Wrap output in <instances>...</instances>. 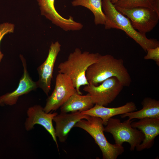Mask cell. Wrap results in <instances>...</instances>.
I'll list each match as a JSON object with an SVG mask.
<instances>
[{"label":"cell","instance_id":"3","mask_svg":"<svg viewBox=\"0 0 159 159\" xmlns=\"http://www.w3.org/2000/svg\"><path fill=\"white\" fill-rule=\"evenodd\" d=\"M102 8L106 17L105 29H116L124 31L145 52L149 48L159 46L156 39H148L132 26L130 19L119 11L110 0H102Z\"/></svg>","mask_w":159,"mask_h":159},{"label":"cell","instance_id":"1","mask_svg":"<svg viewBox=\"0 0 159 159\" xmlns=\"http://www.w3.org/2000/svg\"><path fill=\"white\" fill-rule=\"evenodd\" d=\"M86 77L89 84L95 86L112 77H117L124 87H129L132 82L123 60L109 54H100L97 60L88 68Z\"/></svg>","mask_w":159,"mask_h":159},{"label":"cell","instance_id":"15","mask_svg":"<svg viewBox=\"0 0 159 159\" xmlns=\"http://www.w3.org/2000/svg\"><path fill=\"white\" fill-rule=\"evenodd\" d=\"M137 107L133 102H127L125 105L116 107H107L95 104L90 109L81 112L83 114L100 118L104 125H106L108 120L112 117L119 115L136 111Z\"/></svg>","mask_w":159,"mask_h":159},{"label":"cell","instance_id":"9","mask_svg":"<svg viewBox=\"0 0 159 159\" xmlns=\"http://www.w3.org/2000/svg\"><path fill=\"white\" fill-rule=\"evenodd\" d=\"M61 47L58 41L52 42L47 58L37 68L39 76V80L37 82L38 87L41 88L47 95L51 89L54 65Z\"/></svg>","mask_w":159,"mask_h":159},{"label":"cell","instance_id":"4","mask_svg":"<svg viewBox=\"0 0 159 159\" xmlns=\"http://www.w3.org/2000/svg\"><path fill=\"white\" fill-rule=\"evenodd\" d=\"M103 125L100 118L90 116L87 119L79 121L74 127L83 129L92 136L102 151L103 159H116L124 152V147L107 141L104 134Z\"/></svg>","mask_w":159,"mask_h":159},{"label":"cell","instance_id":"5","mask_svg":"<svg viewBox=\"0 0 159 159\" xmlns=\"http://www.w3.org/2000/svg\"><path fill=\"white\" fill-rule=\"evenodd\" d=\"M134 120L128 119L121 122L119 119L111 117L108 121L104 131L112 135L115 144L117 145H122L124 142L128 143L130 150L133 151L145 138L141 131L132 127L131 123Z\"/></svg>","mask_w":159,"mask_h":159},{"label":"cell","instance_id":"8","mask_svg":"<svg viewBox=\"0 0 159 159\" xmlns=\"http://www.w3.org/2000/svg\"><path fill=\"white\" fill-rule=\"evenodd\" d=\"M76 92V90L71 78L65 74L59 73L56 78L54 89L46 100L44 110L49 113L57 110Z\"/></svg>","mask_w":159,"mask_h":159},{"label":"cell","instance_id":"18","mask_svg":"<svg viewBox=\"0 0 159 159\" xmlns=\"http://www.w3.org/2000/svg\"><path fill=\"white\" fill-rule=\"evenodd\" d=\"M73 6H82L89 9L94 16L95 25H104L106 20L102 8V0H74L72 2Z\"/></svg>","mask_w":159,"mask_h":159},{"label":"cell","instance_id":"10","mask_svg":"<svg viewBox=\"0 0 159 159\" xmlns=\"http://www.w3.org/2000/svg\"><path fill=\"white\" fill-rule=\"evenodd\" d=\"M27 114L28 117L24 124L26 130L29 131L32 130L36 124L42 126L51 135L59 150L55 128L52 123L53 119L57 113H46L41 105H36L29 108Z\"/></svg>","mask_w":159,"mask_h":159},{"label":"cell","instance_id":"22","mask_svg":"<svg viewBox=\"0 0 159 159\" xmlns=\"http://www.w3.org/2000/svg\"><path fill=\"white\" fill-rule=\"evenodd\" d=\"M111 2L113 4H115L119 0H110Z\"/></svg>","mask_w":159,"mask_h":159},{"label":"cell","instance_id":"19","mask_svg":"<svg viewBox=\"0 0 159 159\" xmlns=\"http://www.w3.org/2000/svg\"><path fill=\"white\" fill-rule=\"evenodd\" d=\"M114 4L115 6L124 9L143 7L159 12V0H119Z\"/></svg>","mask_w":159,"mask_h":159},{"label":"cell","instance_id":"16","mask_svg":"<svg viewBox=\"0 0 159 159\" xmlns=\"http://www.w3.org/2000/svg\"><path fill=\"white\" fill-rule=\"evenodd\" d=\"M142 108L138 111L121 114L122 118L127 117L130 120L151 118H159V101L150 97L145 98L141 102Z\"/></svg>","mask_w":159,"mask_h":159},{"label":"cell","instance_id":"20","mask_svg":"<svg viewBox=\"0 0 159 159\" xmlns=\"http://www.w3.org/2000/svg\"><path fill=\"white\" fill-rule=\"evenodd\" d=\"M14 25L8 22L4 23L0 25V43L4 36L8 33L14 32ZM4 54L2 53L0 50V63L3 57Z\"/></svg>","mask_w":159,"mask_h":159},{"label":"cell","instance_id":"14","mask_svg":"<svg viewBox=\"0 0 159 159\" xmlns=\"http://www.w3.org/2000/svg\"><path fill=\"white\" fill-rule=\"evenodd\" d=\"M21 59L24 67V73L18 86L13 92L0 97V105H12L15 104L20 96L27 94L38 87L37 82L33 81L29 75L25 60L23 58Z\"/></svg>","mask_w":159,"mask_h":159},{"label":"cell","instance_id":"11","mask_svg":"<svg viewBox=\"0 0 159 159\" xmlns=\"http://www.w3.org/2000/svg\"><path fill=\"white\" fill-rule=\"evenodd\" d=\"M37 1L41 15L64 31H78L83 28V25L74 20L72 16H69L68 18H65L59 14L54 7L55 0Z\"/></svg>","mask_w":159,"mask_h":159},{"label":"cell","instance_id":"13","mask_svg":"<svg viewBox=\"0 0 159 159\" xmlns=\"http://www.w3.org/2000/svg\"><path fill=\"white\" fill-rule=\"evenodd\" d=\"M132 127L141 131L145 138L142 143L136 148L137 151H141L151 148L155 138L159 134V118H146L132 121Z\"/></svg>","mask_w":159,"mask_h":159},{"label":"cell","instance_id":"21","mask_svg":"<svg viewBox=\"0 0 159 159\" xmlns=\"http://www.w3.org/2000/svg\"><path fill=\"white\" fill-rule=\"evenodd\" d=\"M147 54L144 57L146 60H154L158 66L159 65V46L154 48H149L146 50Z\"/></svg>","mask_w":159,"mask_h":159},{"label":"cell","instance_id":"7","mask_svg":"<svg viewBox=\"0 0 159 159\" xmlns=\"http://www.w3.org/2000/svg\"><path fill=\"white\" fill-rule=\"evenodd\" d=\"M124 86L115 77H112L95 86L89 84L83 90L91 96L94 104L107 106L112 102Z\"/></svg>","mask_w":159,"mask_h":159},{"label":"cell","instance_id":"12","mask_svg":"<svg viewBox=\"0 0 159 159\" xmlns=\"http://www.w3.org/2000/svg\"><path fill=\"white\" fill-rule=\"evenodd\" d=\"M89 116L80 111L70 113L61 112L55 116L53 120L55 123L56 137L59 138L60 142H65L69 132L76 124L82 119H87Z\"/></svg>","mask_w":159,"mask_h":159},{"label":"cell","instance_id":"17","mask_svg":"<svg viewBox=\"0 0 159 159\" xmlns=\"http://www.w3.org/2000/svg\"><path fill=\"white\" fill-rule=\"evenodd\" d=\"M90 95H82L76 92L73 94L60 107L61 112L68 113L85 111L94 105Z\"/></svg>","mask_w":159,"mask_h":159},{"label":"cell","instance_id":"2","mask_svg":"<svg viewBox=\"0 0 159 159\" xmlns=\"http://www.w3.org/2000/svg\"><path fill=\"white\" fill-rule=\"evenodd\" d=\"M100 55L98 53L82 52L80 49L76 48L69 54L66 60L59 64V73L68 76L72 81L77 93L82 95L80 87L89 84L86 77V71Z\"/></svg>","mask_w":159,"mask_h":159},{"label":"cell","instance_id":"6","mask_svg":"<svg viewBox=\"0 0 159 159\" xmlns=\"http://www.w3.org/2000/svg\"><path fill=\"white\" fill-rule=\"evenodd\" d=\"M115 7L130 19L133 27L141 34H146L150 32L158 22L159 12L153 9L143 7L126 9Z\"/></svg>","mask_w":159,"mask_h":159}]
</instances>
